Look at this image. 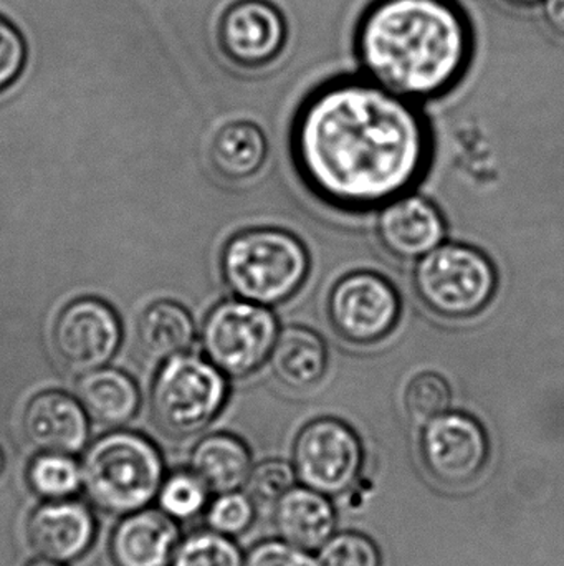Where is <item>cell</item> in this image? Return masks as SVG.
Segmentation results:
<instances>
[{"instance_id":"25","label":"cell","mask_w":564,"mask_h":566,"mask_svg":"<svg viewBox=\"0 0 564 566\" xmlns=\"http://www.w3.org/2000/svg\"><path fill=\"white\" fill-rule=\"evenodd\" d=\"M245 557L234 538L212 532H191L179 541L171 566H244Z\"/></svg>"},{"instance_id":"23","label":"cell","mask_w":564,"mask_h":566,"mask_svg":"<svg viewBox=\"0 0 564 566\" xmlns=\"http://www.w3.org/2000/svg\"><path fill=\"white\" fill-rule=\"evenodd\" d=\"M25 484L40 501H63L82 492V464L76 455L36 452L25 471Z\"/></svg>"},{"instance_id":"33","label":"cell","mask_w":564,"mask_h":566,"mask_svg":"<svg viewBox=\"0 0 564 566\" xmlns=\"http://www.w3.org/2000/svg\"><path fill=\"white\" fill-rule=\"evenodd\" d=\"M26 566H70V565L60 564V562L46 560V558L35 557Z\"/></svg>"},{"instance_id":"35","label":"cell","mask_w":564,"mask_h":566,"mask_svg":"<svg viewBox=\"0 0 564 566\" xmlns=\"http://www.w3.org/2000/svg\"><path fill=\"white\" fill-rule=\"evenodd\" d=\"M3 469H6V455H3L2 449H0V475L3 474Z\"/></svg>"},{"instance_id":"31","label":"cell","mask_w":564,"mask_h":566,"mask_svg":"<svg viewBox=\"0 0 564 566\" xmlns=\"http://www.w3.org/2000/svg\"><path fill=\"white\" fill-rule=\"evenodd\" d=\"M26 49L19 30L0 17V92L15 82L25 65Z\"/></svg>"},{"instance_id":"12","label":"cell","mask_w":564,"mask_h":566,"mask_svg":"<svg viewBox=\"0 0 564 566\" xmlns=\"http://www.w3.org/2000/svg\"><path fill=\"white\" fill-rule=\"evenodd\" d=\"M25 538L35 557L72 565L95 547L98 521L88 501H40L25 522Z\"/></svg>"},{"instance_id":"20","label":"cell","mask_w":564,"mask_h":566,"mask_svg":"<svg viewBox=\"0 0 564 566\" xmlns=\"http://www.w3.org/2000/svg\"><path fill=\"white\" fill-rule=\"evenodd\" d=\"M78 401L96 424L119 429L135 418L141 398L128 375L118 369L98 368L79 379Z\"/></svg>"},{"instance_id":"4","label":"cell","mask_w":564,"mask_h":566,"mask_svg":"<svg viewBox=\"0 0 564 566\" xmlns=\"http://www.w3.org/2000/svg\"><path fill=\"white\" fill-rule=\"evenodd\" d=\"M222 275L237 298L277 306L307 281L310 255L300 239L275 228L248 229L222 252Z\"/></svg>"},{"instance_id":"30","label":"cell","mask_w":564,"mask_h":566,"mask_svg":"<svg viewBox=\"0 0 564 566\" xmlns=\"http://www.w3.org/2000/svg\"><path fill=\"white\" fill-rule=\"evenodd\" d=\"M244 566H320V562L311 552L280 538L255 545L245 557Z\"/></svg>"},{"instance_id":"6","label":"cell","mask_w":564,"mask_h":566,"mask_svg":"<svg viewBox=\"0 0 564 566\" xmlns=\"http://www.w3.org/2000/svg\"><path fill=\"white\" fill-rule=\"evenodd\" d=\"M227 379L209 359L181 353L166 359L151 388V415L159 431L185 439L204 431L225 406Z\"/></svg>"},{"instance_id":"11","label":"cell","mask_w":564,"mask_h":566,"mask_svg":"<svg viewBox=\"0 0 564 566\" xmlns=\"http://www.w3.org/2000/svg\"><path fill=\"white\" fill-rule=\"evenodd\" d=\"M121 342V326L102 300L79 298L66 305L53 326V345L72 371L103 368Z\"/></svg>"},{"instance_id":"32","label":"cell","mask_w":564,"mask_h":566,"mask_svg":"<svg viewBox=\"0 0 564 566\" xmlns=\"http://www.w3.org/2000/svg\"><path fill=\"white\" fill-rule=\"evenodd\" d=\"M543 13L549 25L564 36V0H545Z\"/></svg>"},{"instance_id":"27","label":"cell","mask_w":564,"mask_h":566,"mask_svg":"<svg viewBox=\"0 0 564 566\" xmlns=\"http://www.w3.org/2000/svg\"><path fill=\"white\" fill-rule=\"evenodd\" d=\"M257 505L247 492L231 491L215 494L204 512L205 527L212 532L237 538L254 525Z\"/></svg>"},{"instance_id":"21","label":"cell","mask_w":564,"mask_h":566,"mask_svg":"<svg viewBox=\"0 0 564 566\" xmlns=\"http://www.w3.org/2000/svg\"><path fill=\"white\" fill-rule=\"evenodd\" d=\"M267 155V138L255 123H228L212 139V166L222 178L231 181H244L257 175Z\"/></svg>"},{"instance_id":"5","label":"cell","mask_w":564,"mask_h":566,"mask_svg":"<svg viewBox=\"0 0 564 566\" xmlns=\"http://www.w3.org/2000/svg\"><path fill=\"white\" fill-rule=\"evenodd\" d=\"M413 285L419 302L434 315L466 319L489 306L499 277L496 265L482 251L447 242L417 261Z\"/></svg>"},{"instance_id":"3","label":"cell","mask_w":564,"mask_h":566,"mask_svg":"<svg viewBox=\"0 0 564 566\" xmlns=\"http://www.w3.org/2000/svg\"><path fill=\"white\" fill-rule=\"evenodd\" d=\"M82 492L95 511L113 517L155 504L166 478L158 446L139 432H106L86 446Z\"/></svg>"},{"instance_id":"9","label":"cell","mask_w":564,"mask_h":566,"mask_svg":"<svg viewBox=\"0 0 564 566\" xmlns=\"http://www.w3.org/2000/svg\"><path fill=\"white\" fill-rule=\"evenodd\" d=\"M327 308L330 325L341 339L368 346L394 332L401 318V296L383 275L360 271L334 283Z\"/></svg>"},{"instance_id":"8","label":"cell","mask_w":564,"mask_h":566,"mask_svg":"<svg viewBox=\"0 0 564 566\" xmlns=\"http://www.w3.org/2000/svg\"><path fill=\"white\" fill-rule=\"evenodd\" d=\"M363 461L360 436L340 419H315L295 439L294 468L298 481L328 497L344 494L357 484Z\"/></svg>"},{"instance_id":"26","label":"cell","mask_w":564,"mask_h":566,"mask_svg":"<svg viewBox=\"0 0 564 566\" xmlns=\"http://www.w3.org/2000/svg\"><path fill=\"white\" fill-rule=\"evenodd\" d=\"M453 389L439 373L423 371L407 382L404 406L411 421L426 426L449 411Z\"/></svg>"},{"instance_id":"17","label":"cell","mask_w":564,"mask_h":566,"mask_svg":"<svg viewBox=\"0 0 564 566\" xmlns=\"http://www.w3.org/2000/svg\"><path fill=\"white\" fill-rule=\"evenodd\" d=\"M275 527L281 541L320 552L337 531V511L328 495L295 485L275 504Z\"/></svg>"},{"instance_id":"10","label":"cell","mask_w":564,"mask_h":566,"mask_svg":"<svg viewBox=\"0 0 564 566\" xmlns=\"http://www.w3.org/2000/svg\"><path fill=\"white\" fill-rule=\"evenodd\" d=\"M421 455L436 481L459 488L476 481L486 469L489 436L472 416L447 411L423 426Z\"/></svg>"},{"instance_id":"18","label":"cell","mask_w":564,"mask_h":566,"mask_svg":"<svg viewBox=\"0 0 564 566\" xmlns=\"http://www.w3.org/2000/svg\"><path fill=\"white\" fill-rule=\"evenodd\" d=\"M268 361L281 385L305 391L317 386L327 375V343L307 326H287L278 333Z\"/></svg>"},{"instance_id":"28","label":"cell","mask_w":564,"mask_h":566,"mask_svg":"<svg viewBox=\"0 0 564 566\" xmlns=\"http://www.w3.org/2000/svg\"><path fill=\"white\" fill-rule=\"evenodd\" d=\"M297 481L294 464L284 459H270L254 465L245 484V492L251 495L257 507L264 504L275 505L297 485Z\"/></svg>"},{"instance_id":"14","label":"cell","mask_w":564,"mask_h":566,"mask_svg":"<svg viewBox=\"0 0 564 566\" xmlns=\"http://www.w3.org/2000/svg\"><path fill=\"white\" fill-rule=\"evenodd\" d=\"M376 232L387 254L411 262L444 244L447 226L429 199L407 192L381 208Z\"/></svg>"},{"instance_id":"7","label":"cell","mask_w":564,"mask_h":566,"mask_svg":"<svg viewBox=\"0 0 564 566\" xmlns=\"http://www.w3.org/2000/svg\"><path fill=\"white\" fill-rule=\"evenodd\" d=\"M278 333L277 316L268 306L242 298L225 300L205 318L202 349L225 376L245 378L268 361Z\"/></svg>"},{"instance_id":"22","label":"cell","mask_w":564,"mask_h":566,"mask_svg":"<svg viewBox=\"0 0 564 566\" xmlns=\"http://www.w3.org/2000/svg\"><path fill=\"white\" fill-rule=\"evenodd\" d=\"M138 343L152 361H166L191 348L195 328L191 315L174 302L149 305L139 316Z\"/></svg>"},{"instance_id":"29","label":"cell","mask_w":564,"mask_h":566,"mask_svg":"<svg viewBox=\"0 0 564 566\" xmlns=\"http://www.w3.org/2000/svg\"><path fill=\"white\" fill-rule=\"evenodd\" d=\"M320 566H383L380 548L358 532L334 534L318 555Z\"/></svg>"},{"instance_id":"19","label":"cell","mask_w":564,"mask_h":566,"mask_svg":"<svg viewBox=\"0 0 564 566\" xmlns=\"http://www.w3.org/2000/svg\"><path fill=\"white\" fill-rule=\"evenodd\" d=\"M189 468L205 482L212 494L241 491L254 469L251 449L241 438L227 432L205 436L189 458Z\"/></svg>"},{"instance_id":"2","label":"cell","mask_w":564,"mask_h":566,"mask_svg":"<svg viewBox=\"0 0 564 566\" xmlns=\"http://www.w3.org/2000/svg\"><path fill=\"white\" fill-rule=\"evenodd\" d=\"M472 49L469 20L454 0H376L357 33L370 80L409 102L454 88Z\"/></svg>"},{"instance_id":"16","label":"cell","mask_w":564,"mask_h":566,"mask_svg":"<svg viewBox=\"0 0 564 566\" xmlns=\"http://www.w3.org/2000/svg\"><path fill=\"white\" fill-rule=\"evenodd\" d=\"M23 434L36 452L76 455L89 441V418L79 401L60 391L30 399L22 418Z\"/></svg>"},{"instance_id":"34","label":"cell","mask_w":564,"mask_h":566,"mask_svg":"<svg viewBox=\"0 0 564 566\" xmlns=\"http://www.w3.org/2000/svg\"><path fill=\"white\" fill-rule=\"evenodd\" d=\"M510 2L519 3V6H535V3L545 2V0H510Z\"/></svg>"},{"instance_id":"13","label":"cell","mask_w":564,"mask_h":566,"mask_svg":"<svg viewBox=\"0 0 564 566\" xmlns=\"http://www.w3.org/2000/svg\"><path fill=\"white\" fill-rule=\"evenodd\" d=\"M219 39L228 59L255 69L277 59L287 39V25L274 3L238 0L222 15Z\"/></svg>"},{"instance_id":"15","label":"cell","mask_w":564,"mask_h":566,"mask_svg":"<svg viewBox=\"0 0 564 566\" xmlns=\"http://www.w3.org/2000/svg\"><path fill=\"white\" fill-rule=\"evenodd\" d=\"M181 528L158 507L118 517L108 542L113 566H171Z\"/></svg>"},{"instance_id":"24","label":"cell","mask_w":564,"mask_h":566,"mask_svg":"<svg viewBox=\"0 0 564 566\" xmlns=\"http://www.w3.org/2000/svg\"><path fill=\"white\" fill-rule=\"evenodd\" d=\"M211 499V489L191 468L175 469L166 474L156 497V507L181 524L204 515Z\"/></svg>"},{"instance_id":"1","label":"cell","mask_w":564,"mask_h":566,"mask_svg":"<svg viewBox=\"0 0 564 566\" xmlns=\"http://www.w3.org/2000/svg\"><path fill=\"white\" fill-rule=\"evenodd\" d=\"M295 168L324 205L383 208L424 178L433 136L419 109L373 80L344 78L315 92L295 116Z\"/></svg>"}]
</instances>
